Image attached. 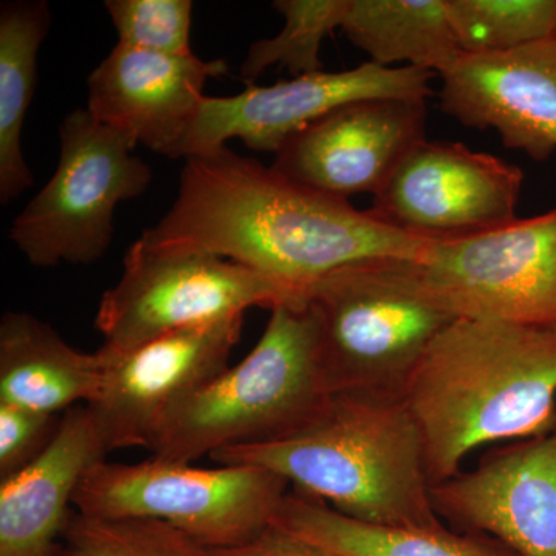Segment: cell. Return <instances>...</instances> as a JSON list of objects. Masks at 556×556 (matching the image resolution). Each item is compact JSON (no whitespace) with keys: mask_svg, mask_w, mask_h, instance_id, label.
I'll return each instance as SVG.
<instances>
[{"mask_svg":"<svg viewBox=\"0 0 556 556\" xmlns=\"http://www.w3.org/2000/svg\"><path fill=\"white\" fill-rule=\"evenodd\" d=\"M139 241L241 263L281 285L295 303L336 270L378 260L419 262L431 243L228 146L186 159L177 199Z\"/></svg>","mask_w":556,"mask_h":556,"instance_id":"obj_1","label":"cell"},{"mask_svg":"<svg viewBox=\"0 0 556 556\" xmlns=\"http://www.w3.org/2000/svg\"><path fill=\"white\" fill-rule=\"evenodd\" d=\"M430 484L460 471L481 445L556 431V325L456 318L404 388Z\"/></svg>","mask_w":556,"mask_h":556,"instance_id":"obj_2","label":"cell"},{"mask_svg":"<svg viewBox=\"0 0 556 556\" xmlns=\"http://www.w3.org/2000/svg\"><path fill=\"white\" fill-rule=\"evenodd\" d=\"M211 459L265 468L295 492L365 525L444 527L431 503L422 433L397 394H331L316 419L292 437L219 450Z\"/></svg>","mask_w":556,"mask_h":556,"instance_id":"obj_3","label":"cell"},{"mask_svg":"<svg viewBox=\"0 0 556 556\" xmlns=\"http://www.w3.org/2000/svg\"><path fill=\"white\" fill-rule=\"evenodd\" d=\"M329 397L313 313L305 302L283 303L270 309L254 350L179 405L149 450L193 464L219 450L280 441L313 422Z\"/></svg>","mask_w":556,"mask_h":556,"instance_id":"obj_4","label":"cell"},{"mask_svg":"<svg viewBox=\"0 0 556 556\" xmlns=\"http://www.w3.org/2000/svg\"><path fill=\"white\" fill-rule=\"evenodd\" d=\"M329 394H404L434 339L456 320L420 283L415 262L358 263L306 292Z\"/></svg>","mask_w":556,"mask_h":556,"instance_id":"obj_5","label":"cell"},{"mask_svg":"<svg viewBox=\"0 0 556 556\" xmlns=\"http://www.w3.org/2000/svg\"><path fill=\"white\" fill-rule=\"evenodd\" d=\"M289 486L258 467L204 468L153 456L138 464L104 459L80 481L73 507L86 517L152 519L204 548L229 547L273 525Z\"/></svg>","mask_w":556,"mask_h":556,"instance_id":"obj_6","label":"cell"},{"mask_svg":"<svg viewBox=\"0 0 556 556\" xmlns=\"http://www.w3.org/2000/svg\"><path fill=\"white\" fill-rule=\"evenodd\" d=\"M56 170L17 215L10 240L28 263L91 265L113 239L118 204L138 199L153 174L134 155L137 142L78 109L62 121Z\"/></svg>","mask_w":556,"mask_h":556,"instance_id":"obj_7","label":"cell"},{"mask_svg":"<svg viewBox=\"0 0 556 556\" xmlns=\"http://www.w3.org/2000/svg\"><path fill=\"white\" fill-rule=\"evenodd\" d=\"M299 305L287 289L257 270L207 252L156 249L137 240L118 283L102 294L94 327L102 361L150 340L244 316L251 308Z\"/></svg>","mask_w":556,"mask_h":556,"instance_id":"obj_8","label":"cell"},{"mask_svg":"<svg viewBox=\"0 0 556 556\" xmlns=\"http://www.w3.org/2000/svg\"><path fill=\"white\" fill-rule=\"evenodd\" d=\"M415 268L456 318L556 325V208L467 239L431 241Z\"/></svg>","mask_w":556,"mask_h":556,"instance_id":"obj_9","label":"cell"},{"mask_svg":"<svg viewBox=\"0 0 556 556\" xmlns=\"http://www.w3.org/2000/svg\"><path fill=\"white\" fill-rule=\"evenodd\" d=\"M525 174L460 142L424 139L372 197L388 225L427 241L467 239L517 219Z\"/></svg>","mask_w":556,"mask_h":556,"instance_id":"obj_10","label":"cell"},{"mask_svg":"<svg viewBox=\"0 0 556 556\" xmlns=\"http://www.w3.org/2000/svg\"><path fill=\"white\" fill-rule=\"evenodd\" d=\"M437 73L413 67H382L364 62L342 72L309 73L268 87L247 83L233 97L204 98L199 118L179 146L189 159L240 138L249 149L270 152L332 110L365 100H427Z\"/></svg>","mask_w":556,"mask_h":556,"instance_id":"obj_11","label":"cell"},{"mask_svg":"<svg viewBox=\"0 0 556 556\" xmlns=\"http://www.w3.org/2000/svg\"><path fill=\"white\" fill-rule=\"evenodd\" d=\"M243 324L244 316L223 318L102 361L100 391L87 407L109 452L152 447L172 413L229 367Z\"/></svg>","mask_w":556,"mask_h":556,"instance_id":"obj_12","label":"cell"},{"mask_svg":"<svg viewBox=\"0 0 556 556\" xmlns=\"http://www.w3.org/2000/svg\"><path fill=\"white\" fill-rule=\"evenodd\" d=\"M426 129L427 100L351 102L292 135L270 167L327 195L375 197Z\"/></svg>","mask_w":556,"mask_h":556,"instance_id":"obj_13","label":"cell"},{"mask_svg":"<svg viewBox=\"0 0 556 556\" xmlns=\"http://www.w3.org/2000/svg\"><path fill=\"white\" fill-rule=\"evenodd\" d=\"M430 493L457 532L486 533L521 556H556V431L486 453Z\"/></svg>","mask_w":556,"mask_h":556,"instance_id":"obj_14","label":"cell"},{"mask_svg":"<svg viewBox=\"0 0 556 556\" xmlns=\"http://www.w3.org/2000/svg\"><path fill=\"white\" fill-rule=\"evenodd\" d=\"M441 76L439 108L508 149L546 161L556 152V35L504 53L466 54Z\"/></svg>","mask_w":556,"mask_h":556,"instance_id":"obj_15","label":"cell"},{"mask_svg":"<svg viewBox=\"0 0 556 556\" xmlns=\"http://www.w3.org/2000/svg\"><path fill=\"white\" fill-rule=\"evenodd\" d=\"M229 72L223 60L152 53L116 43L91 72L89 104L93 118L126 134L167 159L199 118L207 79Z\"/></svg>","mask_w":556,"mask_h":556,"instance_id":"obj_16","label":"cell"},{"mask_svg":"<svg viewBox=\"0 0 556 556\" xmlns=\"http://www.w3.org/2000/svg\"><path fill=\"white\" fill-rule=\"evenodd\" d=\"M109 453L87 405L64 413L50 447L0 481V556H62L76 490Z\"/></svg>","mask_w":556,"mask_h":556,"instance_id":"obj_17","label":"cell"},{"mask_svg":"<svg viewBox=\"0 0 556 556\" xmlns=\"http://www.w3.org/2000/svg\"><path fill=\"white\" fill-rule=\"evenodd\" d=\"M102 371L98 351L76 350L56 329L31 314H3L0 402L61 415L97 397Z\"/></svg>","mask_w":556,"mask_h":556,"instance_id":"obj_18","label":"cell"},{"mask_svg":"<svg viewBox=\"0 0 556 556\" xmlns=\"http://www.w3.org/2000/svg\"><path fill=\"white\" fill-rule=\"evenodd\" d=\"M273 525L339 556H521L486 533L365 525L295 490L285 496Z\"/></svg>","mask_w":556,"mask_h":556,"instance_id":"obj_19","label":"cell"},{"mask_svg":"<svg viewBox=\"0 0 556 556\" xmlns=\"http://www.w3.org/2000/svg\"><path fill=\"white\" fill-rule=\"evenodd\" d=\"M340 30L382 67L404 64L442 75L463 54L447 0H348Z\"/></svg>","mask_w":556,"mask_h":556,"instance_id":"obj_20","label":"cell"},{"mask_svg":"<svg viewBox=\"0 0 556 556\" xmlns=\"http://www.w3.org/2000/svg\"><path fill=\"white\" fill-rule=\"evenodd\" d=\"M51 14L43 0L0 7V203L30 189L35 177L22 150V130L38 83V58Z\"/></svg>","mask_w":556,"mask_h":556,"instance_id":"obj_21","label":"cell"},{"mask_svg":"<svg viewBox=\"0 0 556 556\" xmlns=\"http://www.w3.org/2000/svg\"><path fill=\"white\" fill-rule=\"evenodd\" d=\"M466 54L504 53L556 35V0H447Z\"/></svg>","mask_w":556,"mask_h":556,"instance_id":"obj_22","label":"cell"},{"mask_svg":"<svg viewBox=\"0 0 556 556\" xmlns=\"http://www.w3.org/2000/svg\"><path fill=\"white\" fill-rule=\"evenodd\" d=\"M348 0H277L274 9L283 14L285 27L270 39L249 47L241 75L247 83L257 79L273 65L289 68L295 76L321 72L320 49L325 38L342 27Z\"/></svg>","mask_w":556,"mask_h":556,"instance_id":"obj_23","label":"cell"},{"mask_svg":"<svg viewBox=\"0 0 556 556\" xmlns=\"http://www.w3.org/2000/svg\"><path fill=\"white\" fill-rule=\"evenodd\" d=\"M192 538L152 519L70 518L62 556H204Z\"/></svg>","mask_w":556,"mask_h":556,"instance_id":"obj_24","label":"cell"},{"mask_svg":"<svg viewBox=\"0 0 556 556\" xmlns=\"http://www.w3.org/2000/svg\"><path fill=\"white\" fill-rule=\"evenodd\" d=\"M119 46L170 56L193 54L190 0H108Z\"/></svg>","mask_w":556,"mask_h":556,"instance_id":"obj_25","label":"cell"},{"mask_svg":"<svg viewBox=\"0 0 556 556\" xmlns=\"http://www.w3.org/2000/svg\"><path fill=\"white\" fill-rule=\"evenodd\" d=\"M61 415L0 402V481L35 463L56 438Z\"/></svg>","mask_w":556,"mask_h":556,"instance_id":"obj_26","label":"cell"},{"mask_svg":"<svg viewBox=\"0 0 556 556\" xmlns=\"http://www.w3.org/2000/svg\"><path fill=\"white\" fill-rule=\"evenodd\" d=\"M204 556H339L276 525L236 546L206 548Z\"/></svg>","mask_w":556,"mask_h":556,"instance_id":"obj_27","label":"cell"}]
</instances>
